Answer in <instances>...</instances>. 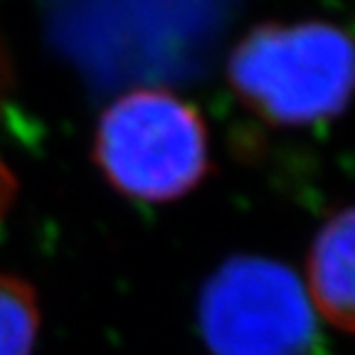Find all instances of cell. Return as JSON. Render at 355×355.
Here are the masks:
<instances>
[{"instance_id":"3","label":"cell","mask_w":355,"mask_h":355,"mask_svg":"<svg viewBox=\"0 0 355 355\" xmlns=\"http://www.w3.org/2000/svg\"><path fill=\"white\" fill-rule=\"evenodd\" d=\"M200 328L215 355H306L316 340V311L291 269L237 257L202 288Z\"/></svg>"},{"instance_id":"6","label":"cell","mask_w":355,"mask_h":355,"mask_svg":"<svg viewBox=\"0 0 355 355\" xmlns=\"http://www.w3.org/2000/svg\"><path fill=\"white\" fill-rule=\"evenodd\" d=\"M12 190H15L12 175L6 171V166L0 163V217H3V212H6V207H8V202H10Z\"/></svg>"},{"instance_id":"1","label":"cell","mask_w":355,"mask_h":355,"mask_svg":"<svg viewBox=\"0 0 355 355\" xmlns=\"http://www.w3.org/2000/svg\"><path fill=\"white\" fill-rule=\"evenodd\" d=\"M230 82L261 116L288 126L340 114L353 84V44L331 22L259 25L234 47Z\"/></svg>"},{"instance_id":"5","label":"cell","mask_w":355,"mask_h":355,"mask_svg":"<svg viewBox=\"0 0 355 355\" xmlns=\"http://www.w3.org/2000/svg\"><path fill=\"white\" fill-rule=\"evenodd\" d=\"M37 318L33 288L20 279L0 277V355H30Z\"/></svg>"},{"instance_id":"7","label":"cell","mask_w":355,"mask_h":355,"mask_svg":"<svg viewBox=\"0 0 355 355\" xmlns=\"http://www.w3.org/2000/svg\"><path fill=\"white\" fill-rule=\"evenodd\" d=\"M0 79H3V74H0Z\"/></svg>"},{"instance_id":"4","label":"cell","mask_w":355,"mask_h":355,"mask_svg":"<svg viewBox=\"0 0 355 355\" xmlns=\"http://www.w3.org/2000/svg\"><path fill=\"white\" fill-rule=\"evenodd\" d=\"M311 301L328 323L353 326V212L333 215L313 239L309 257Z\"/></svg>"},{"instance_id":"2","label":"cell","mask_w":355,"mask_h":355,"mask_svg":"<svg viewBox=\"0 0 355 355\" xmlns=\"http://www.w3.org/2000/svg\"><path fill=\"white\" fill-rule=\"evenodd\" d=\"M96 161L128 198H180L207 171L205 123L188 101L163 89H139L104 111Z\"/></svg>"}]
</instances>
